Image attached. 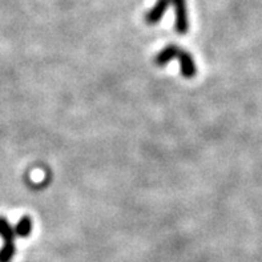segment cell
I'll use <instances>...</instances> for the list:
<instances>
[{
    "mask_svg": "<svg viewBox=\"0 0 262 262\" xmlns=\"http://www.w3.org/2000/svg\"><path fill=\"white\" fill-rule=\"evenodd\" d=\"M0 236L4 239V246L0 250V262H11L15 256V229L4 217H0Z\"/></svg>",
    "mask_w": 262,
    "mask_h": 262,
    "instance_id": "cell-1",
    "label": "cell"
},
{
    "mask_svg": "<svg viewBox=\"0 0 262 262\" xmlns=\"http://www.w3.org/2000/svg\"><path fill=\"white\" fill-rule=\"evenodd\" d=\"M176 13V23L174 30L179 35H185L189 31V17H188V10H186V0H172Z\"/></svg>",
    "mask_w": 262,
    "mask_h": 262,
    "instance_id": "cell-2",
    "label": "cell"
},
{
    "mask_svg": "<svg viewBox=\"0 0 262 262\" xmlns=\"http://www.w3.org/2000/svg\"><path fill=\"white\" fill-rule=\"evenodd\" d=\"M177 60H179L180 63L181 75H183L185 79H193V77L196 76V64H194V60H193L192 55H190L189 52H186L185 50L180 48L179 55H177Z\"/></svg>",
    "mask_w": 262,
    "mask_h": 262,
    "instance_id": "cell-3",
    "label": "cell"
},
{
    "mask_svg": "<svg viewBox=\"0 0 262 262\" xmlns=\"http://www.w3.org/2000/svg\"><path fill=\"white\" fill-rule=\"evenodd\" d=\"M170 4H172V0H157L156 4L146 12L145 17H144V19H145V23L149 24V26L159 23Z\"/></svg>",
    "mask_w": 262,
    "mask_h": 262,
    "instance_id": "cell-4",
    "label": "cell"
},
{
    "mask_svg": "<svg viewBox=\"0 0 262 262\" xmlns=\"http://www.w3.org/2000/svg\"><path fill=\"white\" fill-rule=\"evenodd\" d=\"M180 47L174 46V44H169V46H166L165 48L160 51L159 53L155 57V64L157 67H164L166 64L172 61L173 59H177V55H179Z\"/></svg>",
    "mask_w": 262,
    "mask_h": 262,
    "instance_id": "cell-5",
    "label": "cell"
},
{
    "mask_svg": "<svg viewBox=\"0 0 262 262\" xmlns=\"http://www.w3.org/2000/svg\"><path fill=\"white\" fill-rule=\"evenodd\" d=\"M31 230H32V220L31 217L24 216L17 223L16 228H15V234L19 237H28L31 234Z\"/></svg>",
    "mask_w": 262,
    "mask_h": 262,
    "instance_id": "cell-6",
    "label": "cell"
}]
</instances>
